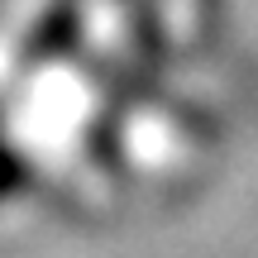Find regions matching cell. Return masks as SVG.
<instances>
[{
    "mask_svg": "<svg viewBox=\"0 0 258 258\" xmlns=\"http://www.w3.org/2000/svg\"><path fill=\"white\" fill-rule=\"evenodd\" d=\"M15 186H19V167H15V158H10V148L0 144V196L15 191Z\"/></svg>",
    "mask_w": 258,
    "mask_h": 258,
    "instance_id": "cell-1",
    "label": "cell"
}]
</instances>
